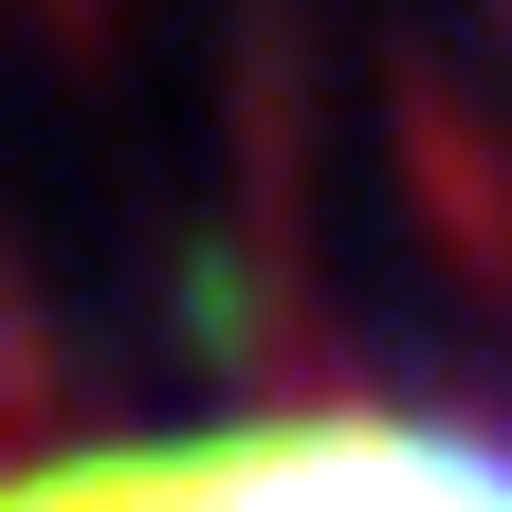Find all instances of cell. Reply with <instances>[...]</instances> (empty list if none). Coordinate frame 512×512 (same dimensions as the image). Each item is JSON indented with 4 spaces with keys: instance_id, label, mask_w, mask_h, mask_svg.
I'll list each match as a JSON object with an SVG mask.
<instances>
[{
    "instance_id": "obj_1",
    "label": "cell",
    "mask_w": 512,
    "mask_h": 512,
    "mask_svg": "<svg viewBox=\"0 0 512 512\" xmlns=\"http://www.w3.org/2000/svg\"><path fill=\"white\" fill-rule=\"evenodd\" d=\"M0 512H512V439L311 403V421H202V439H110V458L0 476Z\"/></svg>"
}]
</instances>
